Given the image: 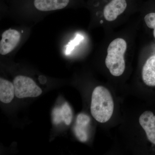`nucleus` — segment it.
Wrapping results in <instances>:
<instances>
[{
    "mask_svg": "<svg viewBox=\"0 0 155 155\" xmlns=\"http://www.w3.org/2000/svg\"><path fill=\"white\" fill-rule=\"evenodd\" d=\"M114 110V102L107 89L97 87L92 94L91 111L97 122L105 123L110 119Z\"/></svg>",
    "mask_w": 155,
    "mask_h": 155,
    "instance_id": "obj_1",
    "label": "nucleus"
},
{
    "mask_svg": "<svg viewBox=\"0 0 155 155\" xmlns=\"http://www.w3.org/2000/svg\"><path fill=\"white\" fill-rule=\"evenodd\" d=\"M127 48V43L122 38L115 39L108 46L105 64L111 74L114 76H120L125 71L124 54Z\"/></svg>",
    "mask_w": 155,
    "mask_h": 155,
    "instance_id": "obj_2",
    "label": "nucleus"
},
{
    "mask_svg": "<svg viewBox=\"0 0 155 155\" xmlns=\"http://www.w3.org/2000/svg\"><path fill=\"white\" fill-rule=\"evenodd\" d=\"M15 95L18 98L35 97L40 95L41 89L30 77L24 75H17L13 81Z\"/></svg>",
    "mask_w": 155,
    "mask_h": 155,
    "instance_id": "obj_3",
    "label": "nucleus"
},
{
    "mask_svg": "<svg viewBox=\"0 0 155 155\" xmlns=\"http://www.w3.org/2000/svg\"><path fill=\"white\" fill-rule=\"evenodd\" d=\"M32 8L41 12L58 11L67 8L72 0H24Z\"/></svg>",
    "mask_w": 155,
    "mask_h": 155,
    "instance_id": "obj_4",
    "label": "nucleus"
},
{
    "mask_svg": "<svg viewBox=\"0 0 155 155\" xmlns=\"http://www.w3.org/2000/svg\"><path fill=\"white\" fill-rule=\"evenodd\" d=\"M21 38V33L17 29L10 28L5 31L0 41V54L6 55L11 52L19 44Z\"/></svg>",
    "mask_w": 155,
    "mask_h": 155,
    "instance_id": "obj_5",
    "label": "nucleus"
},
{
    "mask_svg": "<svg viewBox=\"0 0 155 155\" xmlns=\"http://www.w3.org/2000/svg\"><path fill=\"white\" fill-rule=\"evenodd\" d=\"M126 0H112L105 7L104 15L108 21H113L125 11L127 8Z\"/></svg>",
    "mask_w": 155,
    "mask_h": 155,
    "instance_id": "obj_6",
    "label": "nucleus"
},
{
    "mask_svg": "<svg viewBox=\"0 0 155 155\" xmlns=\"http://www.w3.org/2000/svg\"><path fill=\"white\" fill-rule=\"evenodd\" d=\"M139 123L145 131L148 139L155 145V115L151 111H145L140 115Z\"/></svg>",
    "mask_w": 155,
    "mask_h": 155,
    "instance_id": "obj_7",
    "label": "nucleus"
},
{
    "mask_svg": "<svg viewBox=\"0 0 155 155\" xmlns=\"http://www.w3.org/2000/svg\"><path fill=\"white\" fill-rule=\"evenodd\" d=\"M90 118L86 114L81 113L78 115L74 132L80 141L85 142L88 139L87 127L90 122Z\"/></svg>",
    "mask_w": 155,
    "mask_h": 155,
    "instance_id": "obj_8",
    "label": "nucleus"
},
{
    "mask_svg": "<svg viewBox=\"0 0 155 155\" xmlns=\"http://www.w3.org/2000/svg\"><path fill=\"white\" fill-rule=\"evenodd\" d=\"M53 120L57 125L64 122L67 125H70L72 119V111L68 103H64L60 107L54 108L53 111Z\"/></svg>",
    "mask_w": 155,
    "mask_h": 155,
    "instance_id": "obj_9",
    "label": "nucleus"
},
{
    "mask_svg": "<svg viewBox=\"0 0 155 155\" xmlns=\"http://www.w3.org/2000/svg\"><path fill=\"white\" fill-rule=\"evenodd\" d=\"M142 75L147 85L155 86V55L147 60L143 68Z\"/></svg>",
    "mask_w": 155,
    "mask_h": 155,
    "instance_id": "obj_10",
    "label": "nucleus"
},
{
    "mask_svg": "<svg viewBox=\"0 0 155 155\" xmlns=\"http://www.w3.org/2000/svg\"><path fill=\"white\" fill-rule=\"evenodd\" d=\"M15 91L14 84L9 81L0 78V101L8 104L14 99Z\"/></svg>",
    "mask_w": 155,
    "mask_h": 155,
    "instance_id": "obj_11",
    "label": "nucleus"
},
{
    "mask_svg": "<svg viewBox=\"0 0 155 155\" xmlns=\"http://www.w3.org/2000/svg\"><path fill=\"white\" fill-rule=\"evenodd\" d=\"M144 19L147 26L154 29L153 35L155 38V13H151L147 14Z\"/></svg>",
    "mask_w": 155,
    "mask_h": 155,
    "instance_id": "obj_12",
    "label": "nucleus"
}]
</instances>
